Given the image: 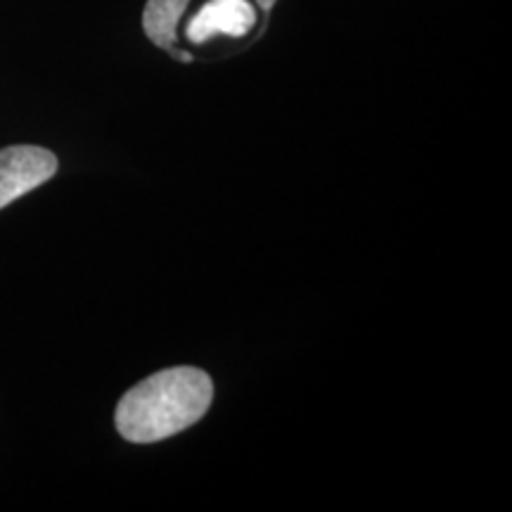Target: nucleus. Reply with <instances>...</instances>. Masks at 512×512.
Returning <instances> with one entry per match:
<instances>
[{
  "instance_id": "nucleus-3",
  "label": "nucleus",
  "mask_w": 512,
  "mask_h": 512,
  "mask_svg": "<svg viewBox=\"0 0 512 512\" xmlns=\"http://www.w3.org/2000/svg\"><path fill=\"white\" fill-rule=\"evenodd\" d=\"M57 174V157L46 147L12 145L0 150V209Z\"/></svg>"
},
{
  "instance_id": "nucleus-1",
  "label": "nucleus",
  "mask_w": 512,
  "mask_h": 512,
  "mask_svg": "<svg viewBox=\"0 0 512 512\" xmlns=\"http://www.w3.org/2000/svg\"><path fill=\"white\" fill-rule=\"evenodd\" d=\"M278 0H147V38L176 60L214 57V48H245L264 34Z\"/></svg>"
},
{
  "instance_id": "nucleus-2",
  "label": "nucleus",
  "mask_w": 512,
  "mask_h": 512,
  "mask_svg": "<svg viewBox=\"0 0 512 512\" xmlns=\"http://www.w3.org/2000/svg\"><path fill=\"white\" fill-rule=\"evenodd\" d=\"M214 399V382L200 368H166L121 396L117 432L131 444H155L188 430L204 418Z\"/></svg>"
}]
</instances>
